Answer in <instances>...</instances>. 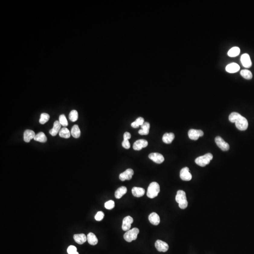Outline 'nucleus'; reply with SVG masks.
Segmentation results:
<instances>
[{"instance_id": "obj_27", "label": "nucleus", "mask_w": 254, "mask_h": 254, "mask_svg": "<svg viewBox=\"0 0 254 254\" xmlns=\"http://www.w3.org/2000/svg\"><path fill=\"white\" fill-rule=\"evenodd\" d=\"M240 49L239 47H233L228 52V55L230 57H235L240 54Z\"/></svg>"}, {"instance_id": "obj_20", "label": "nucleus", "mask_w": 254, "mask_h": 254, "mask_svg": "<svg viewBox=\"0 0 254 254\" xmlns=\"http://www.w3.org/2000/svg\"><path fill=\"white\" fill-rule=\"evenodd\" d=\"M132 195L136 197H141L145 194V190L141 187H134L132 189Z\"/></svg>"}, {"instance_id": "obj_5", "label": "nucleus", "mask_w": 254, "mask_h": 254, "mask_svg": "<svg viewBox=\"0 0 254 254\" xmlns=\"http://www.w3.org/2000/svg\"><path fill=\"white\" fill-rule=\"evenodd\" d=\"M139 233V230L137 228H134L132 229H130L127 231L124 234V239L128 243H130L133 240H136L137 239V235Z\"/></svg>"}, {"instance_id": "obj_3", "label": "nucleus", "mask_w": 254, "mask_h": 254, "mask_svg": "<svg viewBox=\"0 0 254 254\" xmlns=\"http://www.w3.org/2000/svg\"><path fill=\"white\" fill-rule=\"evenodd\" d=\"M160 191V187L158 183L153 182L149 185L147 191V196L149 198L153 199L157 196Z\"/></svg>"}, {"instance_id": "obj_4", "label": "nucleus", "mask_w": 254, "mask_h": 254, "mask_svg": "<svg viewBox=\"0 0 254 254\" xmlns=\"http://www.w3.org/2000/svg\"><path fill=\"white\" fill-rule=\"evenodd\" d=\"M213 157V156L211 153H207L205 155L197 158L195 160V162L197 165L201 167H205L210 163Z\"/></svg>"}, {"instance_id": "obj_8", "label": "nucleus", "mask_w": 254, "mask_h": 254, "mask_svg": "<svg viewBox=\"0 0 254 254\" xmlns=\"http://www.w3.org/2000/svg\"><path fill=\"white\" fill-rule=\"evenodd\" d=\"M215 142L217 146L223 151H228L230 148L229 145L220 137H217L215 138Z\"/></svg>"}, {"instance_id": "obj_17", "label": "nucleus", "mask_w": 254, "mask_h": 254, "mask_svg": "<svg viewBox=\"0 0 254 254\" xmlns=\"http://www.w3.org/2000/svg\"><path fill=\"white\" fill-rule=\"evenodd\" d=\"M61 125L60 124L59 122L58 121H56L54 123L53 128L50 130L49 133L52 136H56L59 132L61 130Z\"/></svg>"}, {"instance_id": "obj_11", "label": "nucleus", "mask_w": 254, "mask_h": 254, "mask_svg": "<svg viewBox=\"0 0 254 254\" xmlns=\"http://www.w3.org/2000/svg\"><path fill=\"white\" fill-rule=\"evenodd\" d=\"M133 219L130 216H127L122 221V229L124 231L130 230L131 225L133 223Z\"/></svg>"}, {"instance_id": "obj_15", "label": "nucleus", "mask_w": 254, "mask_h": 254, "mask_svg": "<svg viewBox=\"0 0 254 254\" xmlns=\"http://www.w3.org/2000/svg\"><path fill=\"white\" fill-rule=\"evenodd\" d=\"M35 132L33 130H27L24 133V140L27 143L30 142L31 139H34L35 136Z\"/></svg>"}, {"instance_id": "obj_19", "label": "nucleus", "mask_w": 254, "mask_h": 254, "mask_svg": "<svg viewBox=\"0 0 254 254\" xmlns=\"http://www.w3.org/2000/svg\"><path fill=\"white\" fill-rule=\"evenodd\" d=\"M73 239L76 243L79 244H82L87 240V236L83 233L75 234L73 236Z\"/></svg>"}, {"instance_id": "obj_14", "label": "nucleus", "mask_w": 254, "mask_h": 254, "mask_svg": "<svg viewBox=\"0 0 254 254\" xmlns=\"http://www.w3.org/2000/svg\"><path fill=\"white\" fill-rule=\"evenodd\" d=\"M242 65L246 68H249L252 66V62L250 58L249 55L247 53L242 55L240 58Z\"/></svg>"}, {"instance_id": "obj_21", "label": "nucleus", "mask_w": 254, "mask_h": 254, "mask_svg": "<svg viewBox=\"0 0 254 254\" xmlns=\"http://www.w3.org/2000/svg\"><path fill=\"white\" fill-rule=\"evenodd\" d=\"M175 138V135L173 133H166L164 134L162 141L166 144H169L172 143Z\"/></svg>"}, {"instance_id": "obj_30", "label": "nucleus", "mask_w": 254, "mask_h": 254, "mask_svg": "<svg viewBox=\"0 0 254 254\" xmlns=\"http://www.w3.org/2000/svg\"><path fill=\"white\" fill-rule=\"evenodd\" d=\"M69 118L70 120L72 122L76 121L78 118V113L77 111L75 110L71 111L69 114Z\"/></svg>"}, {"instance_id": "obj_33", "label": "nucleus", "mask_w": 254, "mask_h": 254, "mask_svg": "<svg viewBox=\"0 0 254 254\" xmlns=\"http://www.w3.org/2000/svg\"><path fill=\"white\" fill-rule=\"evenodd\" d=\"M114 206H115V203L112 200H110L108 201H106L104 204V207L107 210H112L114 208Z\"/></svg>"}, {"instance_id": "obj_23", "label": "nucleus", "mask_w": 254, "mask_h": 254, "mask_svg": "<svg viewBox=\"0 0 254 254\" xmlns=\"http://www.w3.org/2000/svg\"><path fill=\"white\" fill-rule=\"evenodd\" d=\"M127 192V189L125 186H121L117 189L115 192V198L120 199Z\"/></svg>"}, {"instance_id": "obj_25", "label": "nucleus", "mask_w": 254, "mask_h": 254, "mask_svg": "<svg viewBox=\"0 0 254 254\" xmlns=\"http://www.w3.org/2000/svg\"><path fill=\"white\" fill-rule=\"evenodd\" d=\"M34 140L41 143H45L47 140L46 135L43 132H40L35 135L34 137Z\"/></svg>"}, {"instance_id": "obj_12", "label": "nucleus", "mask_w": 254, "mask_h": 254, "mask_svg": "<svg viewBox=\"0 0 254 254\" xmlns=\"http://www.w3.org/2000/svg\"><path fill=\"white\" fill-rule=\"evenodd\" d=\"M149 158L152 160L154 162L158 164H161L164 161L163 156L161 153H151L149 155Z\"/></svg>"}, {"instance_id": "obj_10", "label": "nucleus", "mask_w": 254, "mask_h": 254, "mask_svg": "<svg viewBox=\"0 0 254 254\" xmlns=\"http://www.w3.org/2000/svg\"><path fill=\"white\" fill-rule=\"evenodd\" d=\"M134 171L133 169H126L124 172L121 173L120 174V179L122 181H124L125 180H129L132 178V176L134 175Z\"/></svg>"}, {"instance_id": "obj_36", "label": "nucleus", "mask_w": 254, "mask_h": 254, "mask_svg": "<svg viewBox=\"0 0 254 254\" xmlns=\"http://www.w3.org/2000/svg\"><path fill=\"white\" fill-rule=\"evenodd\" d=\"M142 130H145L149 131L150 128V125L148 122H145L141 126Z\"/></svg>"}, {"instance_id": "obj_2", "label": "nucleus", "mask_w": 254, "mask_h": 254, "mask_svg": "<svg viewBox=\"0 0 254 254\" xmlns=\"http://www.w3.org/2000/svg\"><path fill=\"white\" fill-rule=\"evenodd\" d=\"M175 201L178 203L179 207L181 209H185L188 206V201L186 198V194L183 190H178L175 196Z\"/></svg>"}, {"instance_id": "obj_32", "label": "nucleus", "mask_w": 254, "mask_h": 254, "mask_svg": "<svg viewBox=\"0 0 254 254\" xmlns=\"http://www.w3.org/2000/svg\"><path fill=\"white\" fill-rule=\"evenodd\" d=\"M59 122L61 126H63L64 127H66L68 126V121H67L66 117L64 114L60 115L59 117Z\"/></svg>"}, {"instance_id": "obj_34", "label": "nucleus", "mask_w": 254, "mask_h": 254, "mask_svg": "<svg viewBox=\"0 0 254 254\" xmlns=\"http://www.w3.org/2000/svg\"><path fill=\"white\" fill-rule=\"evenodd\" d=\"M104 214L102 211H98L97 212L95 216V220L98 221H100L103 219Z\"/></svg>"}, {"instance_id": "obj_1", "label": "nucleus", "mask_w": 254, "mask_h": 254, "mask_svg": "<svg viewBox=\"0 0 254 254\" xmlns=\"http://www.w3.org/2000/svg\"><path fill=\"white\" fill-rule=\"evenodd\" d=\"M229 120L232 123H235L236 128L240 130H245L248 129L249 124L246 118L236 112H233L229 116Z\"/></svg>"}, {"instance_id": "obj_7", "label": "nucleus", "mask_w": 254, "mask_h": 254, "mask_svg": "<svg viewBox=\"0 0 254 254\" xmlns=\"http://www.w3.org/2000/svg\"><path fill=\"white\" fill-rule=\"evenodd\" d=\"M180 177L184 181H190L192 178V175L188 167H185L181 169L180 172Z\"/></svg>"}, {"instance_id": "obj_18", "label": "nucleus", "mask_w": 254, "mask_h": 254, "mask_svg": "<svg viewBox=\"0 0 254 254\" xmlns=\"http://www.w3.org/2000/svg\"><path fill=\"white\" fill-rule=\"evenodd\" d=\"M240 69L239 65L235 63L229 64L225 68V70L229 73H235L239 71Z\"/></svg>"}, {"instance_id": "obj_26", "label": "nucleus", "mask_w": 254, "mask_h": 254, "mask_svg": "<svg viewBox=\"0 0 254 254\" xmlns=\"http://www.w3.org/2000/svg\"><path fill=\"white\" fill-rule=\"evenodd\" d=\"M71 133L67 128L66 127L62 128L59 132V135L61 137L64 138H68L70 137Z\"/></svg>"}, {"instance_id": "obj_16", "label": "nucleus", "mask_w": 254, "mask_h": 254, "mask_svg": "<svg viewBox=\"0 0 254 254\" xmlns=\"http://www.w3.org/2000/svg\"><path fill=\"white\" fill-rule=\"evenodd\" d=\"M150 222L154 225H158L160 223V218L156 213L153 212L150 214L148 217Z\"/></svg>"}, {"instance_id": "obj_38", "label": "nucleus", "mask_w": 254, "mask_h": 254, "mask_svg": "<svg viewBox=\"0 0 254 254\" xmlns=\"http://www.w3.org/2000/svg\"><path fill=\"white\" fill-rule=\"evenodd\" d=\"M131 137V136L130 133L128 132H125L124 135V140H129V139H130Z\"/></svg>"}, {"instance_id": "obj_24", "label": "nucleus", "mask_w": 254, "mask_h": 254, "mask_svg": "<svg viewBox=\"0 0 254 254\" xmlns=\"http://www.w3.org/2000/svg\"><path fill=\"white\" fill-rule=\"evenodd\" d=\"M71 134L73 137L79 138L81 135V131L77 125H75L72 128Z\"/></svg>"}, {"instance_id": "obj_29", "label": "nucleus", "mask_w": 254, "mask_h": 254, "mask_svg": "<svg viewBox=\"0 0 254 254\" xmlns=\"http://www.w3.org/2000/svg\"><path fill=\"white\" fill-rule=\"evenodd\" d=\"M144 122H145V120H144V118L143 117H138V118L136 120L132 122L131 125L133 128H137L140 126L144 124Z\"/></svg>"}, {"instance_id": "obj_9", "label": "nucleus", "mask_w": 254, "mask_h": 254, "mask_svg": "<svg viewBox=\"0 0 254 254\" xmlns=\"http://www.w3.org/2000/svg\"><path fill=\"white\" fill-rule=\"evenodd\" d=\"M155 247L159 252H165L169 249V245L167 243L161 240H157L155 243Z\"/></svg>"}, {"instance_id": "obj_31", "label": "nucleus", "mask_w": 254, "mask_h": 254, "mask_svg": "<svg viewBox=\"0 0 254 254\" xmlns=\"http://www.w3.org/2000/svg\"><path fill=\"white\" fill-rule=\"evenodd\" d=\"M50 118V116L49 114L47 113H43L40 115L39 122L41 124H44L49 120Z\"/></svg>"}, {"instance_id": "obj_13", "label": "nucleus", "mask_w": 254, "mask_h": 254, "mask_svg": "<svg viewBox=\"0 0 254 254\" xmlns=\"http://www.w3.org/2000/svg\"><path fill=\"white\" fill-rule=\"evenodd\" d=\"M148 146V142L145 139H139L134 143L133 144V149L137 151L141 150L142 148H145Z\"/></svg>"}, {"instance_id": "obj_39", "label": "nucleus", "mask_w": 254, "mask_h": 254, "mask_svg": "<svg viewBox=\"0 0 254 254\" xmlns=\"http://www.w3.org/2000/svg\"><path fill=\"white\" fill-rule=\"evenodd\" d=\"M73 254H79V253H78V252H76V253H73Z\"/></svg>"}, {"instance_id": "obj_6", "label": "nucleus", "mask_w": 254, "mask_h": 254, "mask_svg": "<svg viewBox=\"0 0 254 254\" xmlns=\"http://www.w3.org/2000/svg\"><path fill=\"white\" fill-rule=\"evenodd\" d=\"M188 136L190 139L194 140H197L199 137L203 136L204 133L201 130H196L191 129L188 132Z\"/></svg>"}, {"instance_id": "obj_35", "label": "nucleus", "mask_w": 254, "mask_h": 254, "mask_svg": "<svg viewBox=\"0 0 254 254\" xmlns=\"http://www.w3.org/2000/svg\"><path fill=\"white\" fill-rule=\"evenodd\" d=\"M67 252L68 254H73L77 252L76 247H75V246H70L67 248Z\"/></svg>"}, {"instance_id": "obj_37", "label": "nucleus", "mask_w": 254, "mask_h": 254, "mask_svg": "<svg viewBox=\"0 0 254 254\" xmlns=\"http://www.w3.org/2000/svg\"><path fill=\"white\" fill-rule=\"evenodd\" d=\"M122 146L124 147V148L127 149H129L130 147V143L129 140H124V141L122 142Z\"/></svg>"}, {"instance_id": "obj_22", "label": "nucleus", "mask_w": 254, "mask_h": 254, "mask_svg": "<svg viewBox=\"0 0 254 254\" xmlns=\"http://www.w3.org/2000/svg\"><path fill=\"white\" fill-rule=\"evenodd\" d=\"M87 241L91 245H96L98 244V239L97 236L92 233H89L87 236Z\"/></svg>"}, {"instance_id": "obj_28", "label": "nucleus", "mask_w": 254, "mask_h": 254, "mask_svg": "<svg viewBox=\"0 0 254 254\" xmlns=\"http://www.w3.org/2000/svg\"><path fill=\"white\" fill-rule=\"evenodd\" d=\"M240 75H241L244 78L247 79V80H250L252 78L253 75H252V72L251 71H250L249 70L247 69H243L240 72Z\"/></svg>"}]
</instances>
